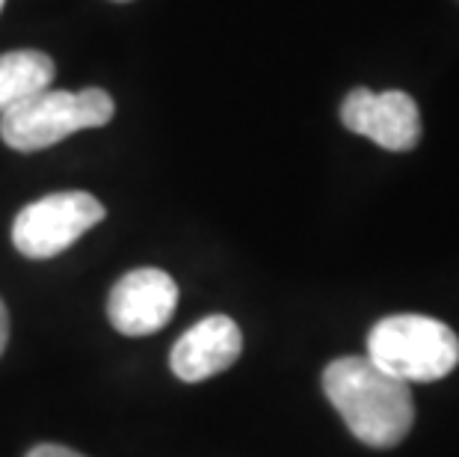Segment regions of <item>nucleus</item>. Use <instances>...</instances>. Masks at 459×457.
<instances>
[{
    "instance_id": "f257e3e1",
    "label": "nucleus",
    "mask_w": 459,
    "mask_h": 457,
    "mask_svg": "<svg viewBox=\"0 0 459 457\" xmlns=\"http://www.w3.org/2000/svg\"><path fill=\"white\" fill-rule=\"evenodd\" d=\"M324 392L350 434L370 449H394L415 422V401L406 381L383 372L370 356L332 359Z\"/></svg>"
},
{
    "instance_id": "f03ea898",
    "label": "nucleus",
    "mask_w": 459,
    "mask_h": 457,
    "mask_svg": "<svg viewBox=\"0 0 459 457\" xmlns=\"http://www.w3.org/2000/svg\"><path fill=\"white\" fill-rule=\"evenodd\" d=\"M116 116L110 92L90 86L81 92L68 90H42L9 107L0 116V137L15 152H42L56 145L68 134L101 128Z\"/></svg>"
},
{
    "instance_id": "7ed1b4c3",
    "label": "nucleus",
    "mask_w": 459,
    "mask_h": 457,
    "mask_svg": "<svg viewBox=\"0 0 459 457\" xmlns=\"http://www.w3.org/2000/svg\"><path fill=\"white\" fill-rule=\"evenodd\" d=\"M368 356L397 381L433 383L459 365V336L427 315H388L370 330Z\"/></svg>"
},
{
    "instance_id": "20e7f679",
    "label": "nucleus",
    "mask_w": 459,
    "mask_h": 457,
    "mask_svg": "<svg viewBox=\"0 0 459 457\" xmlns=\"http://www.w3.org/2000/svg\"><path fill=\"white\" fill-rule=\"evenodd\" d=\"M104 206L86 190H60L30 202L13 223V244L27 259H54L104 220Z\"/></svg>"
},
{
    "instance_id": "39448f33",
    "label": "nucleus",
    "mask_w": 459,
    "mask_h": 457,
    "mask_svg": "<svg viewBox=\"0 0 459 457\" xmlns=\"http://www.w3.org/2000/svg\"><path fill=\"white\" fill-rule=\"evenodd\" d=\"M341 122L388 152H409L421 140V110L403 90L370 92L359 86L341 104Z\"/></svg>"
},
{
    "instance_id": "423d86ee",
    "label": "nucleus",
    "mask_w": 459,
    "mask_h": 457,
    "mask_svg": "<svg viewBox=\"0 0 459 457\" xmlns=\"http://www.w3.org/2000/svg\"><path fill=\"white\" fill-rule=\"evenodd\" d=\"M178 306V286L158 268H136L110 291L107 318L122 336H152L163 330Z\"/></svg>"
},
{
    "instance_id": "0eeeda50",
    "label": "nucleus",
    "mask_w": 459,
    "mask_h": 457,
    "mask_svg": "<svg viewBox=\"0 0 459 457\" xmlns=\"http://www.w3.org/2000/svg\"><path fill=\"white\" fill-rule=\"evenodd\" d=\"M243 351L240 327L229 315H208L193 324L172 347L169 365L178 381L199 383L226 372Z\"/></svg>"
},
{
    "instance_id": "6e6552de",
    "label": "nucleus",
    "mask_w": 459,
    "mask_h": 457,
    "mask_svg": "<svg viewBox=\"0 0 459 457\" xmlns=\"http://www.w3.org/2000/svg\"><path fill=\"white\" fill-rule=\"evenodd\" d=\"M54 60L45 51L0 54V113L42 92L54 81Z\"/></svg>"
},
{
    "instance_id": "1a4fd4ad",
    "label": "nucleus",
    "mask_w": 459,
    "mask_h": 457,
    "mask_svg": "<svg viewBox=\"0 0 459 457\" xmlns=\"http://www.w3.org/2000/svg\"><path fill=\"white\" fill-rule=\"evenodd\" d=\"M27 457H83V454H77L74 449H65V445L45 443V445H36V449Z\"/></svg>"
},
{
    "instance_id": "9d476101",
    "label": "nucleus",
    "mask_w": 459,
    "mask_h": 457,
    "mask_svg": "<svg viewBox=\"0 0 459 457\" xmlns=\"http://www.w3.org/2000/svg\"><path fill=\"white\" fill-rule=\"evenodd\" d=\"M6 342H9V312H6V303L0 300V354L6 351Z\"/></svg>"
},
{
    "instance_id": "9b49d317",
    "label": "nucleus",
    "mask_w": 459,
    "mask_h": 457,
    "mask_svg": "<svg viewBox=\"0 0 459 457\" xmlns=\"http://www.w3.org/2000/svg\"><path fill=\"white\" fill-rule=\"evenodd\" d=\"M4 4H6V0H0V13H4Z\"/></svg>"
},
{
    "instance_id": "f8f14e48",
    "label": "nucleus",
    "mask_w": 459,
    "mask_h": 457,
    "mask_svg": "<svg viewBox=\"0 0 459 457\" xmlns=\"http://www.w3.org/2000/svg\"><path fill=\"white\" fill-rule=\"evenodd\" d=\"M119 4H125V0H119Z\"/></svg>"
}]
</instances>
